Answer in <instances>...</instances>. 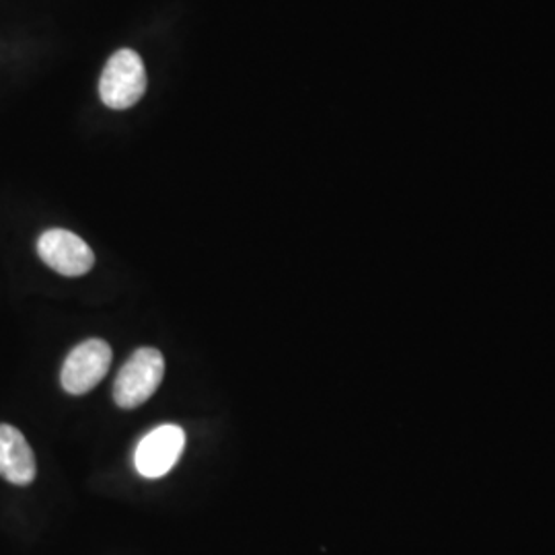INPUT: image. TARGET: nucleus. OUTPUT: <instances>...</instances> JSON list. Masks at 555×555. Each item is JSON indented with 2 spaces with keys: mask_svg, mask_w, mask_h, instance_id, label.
I'll list each match as a JSON object with an SVG mask.
<instances>
[{
  "mask_svg": "<svg viewBox=\"0 0 555 555\" xmlns=\"http://www.w3.org/2000/svg\"><path fill=\"white\" fill-rule=\"evenodd\" d=\"M183 447H185V433L179 426L165 424L151 430L140 440L137 455H134L140 476L146 479L167 476L178 465Z\"/></svg>",
  "mask_w": 555,
  "mask_h": 555,
  "instance_id": "5",
  "label": "nucleus"
},
{
  "mask_svg": "<svg viewBox=\"0 0 555 555\" xmlns=\"http://www.w3.org/2000/svg\"><path fill=\"white\" fill-rule=\"evenodd\" d=\"M165 375V358L155 348H140L119 369L114 383V399L119 408L134 410L159 389Z\"/></svg>",
  "mask_w": 555,
  "mask_h": 555,
  "instance_id": "1",
  "label": "nucleus"
},
{
  "mask_svg": "<svg viewBox=\"0 0 555 555\" xmlns=\"http://www.w3.org/2000/svg\"><path fill=\"white\" fill-rule=\"evenodd\" d=\"M38 474L36 455L17 428L0 424V476L15 486H29Z\"/></svg>",
  "mask_w": 555,
  "mask_h": 555,
  "instance_id": "6",
  "label": "nucleus"
},
{
  "mask_svg": "<svg viewBox=\"0 0 555 555\" xmlns=\"http://www.w3.org/2000/svg\"><path fill=\"white\" fill-rule=\"evenodd\" d=\"M146 91V70L137 52L119 50L107 60L100 80L101 101L112 109H128Z\"/></svg>",
  "mask_w": 555,
  "mask_h": 555,
  "instance_id": "2",
  "label": "nucleus"
},
{
  "mask_svg": "<svg viewBox=\"0 0 555 555\" xmlns=\"http://www.w3.org/2000/svg\"><path fill=\"white\" fill-rule=\"evenodd\" d=\"M38 254L46 266L62 276H82L95 266L91 247L79 235L64 229L46 231L38 241Z\"/></svg>",
  "mask_w": 555,
  "mask_h": 555,
  "instance_id": "4",
  "label": "nucleus"
},
{
  "mask_svg": "<svg viewBox=\"0 0 555 555\" xmlns=\"http://www.w3.org/2000/svg\"><path fill=\"white\" fill-rule=\"evenodd\" d=\"M112 366V348L103 339H87L64 360L60 383L66 393L85 396L100 385Z\"/></svg>",
  "mask_w": 555,
  "mask_h": 555,
  "instance_id": "3",
  "label": "nucleus"
}]
</instances>
